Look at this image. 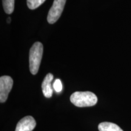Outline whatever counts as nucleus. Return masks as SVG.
I'll return each mask as SVG.
<instances>
[{
    "mask_svg": "<svg viewBox=\"0 0 131 131\" xmlns=\"http://www.w3.org/2000/svg\"><path fill=\"white\" fill-rule=\"evenodd\" d=\"M7 23H10V22H11V18L10 17L8 18L7 19Z\"/></svg>",
    "mask_w": 131,
    "mask_h": 131,
    "instance_id": "nucleus-11",
    "label": "nucleus"
},
{
    "mask_svg": "<svg viewBox=\"0 0 131 131\" xmlns=\"http://www.w3.org/2000/svg\"><path fill=\"white\" fill-rule=\"evenodd\" d=\"M53 88L57 92H60L62 91V89H63V86H62L61 80L60 79H57L55 80L53 83Z\"/></svg>",
    "mask_w": 131,
    "mask_h": 131,
    "instance_id": "nucleus-10",
    "label": "nucleus"
},
{
    "mask_svg": "<svg viewBox=\"0 0 131 131\" xmlns=\"http://www.w3.org/2000/svg\"><path fill=\"white\" fill-rule=\"evenodd\" d=\"M53 75L49 73L46 75L43 81H42L41 85L42 93L46 98H50L52 96L53 90H52L51 82L53 80Z\"/></svg>",
    "mask_w": 131,
    "mask_h": 131,
    "instance_id": "nucleus-6",
    "label": "nucleus"
},
{
    "mask_svg": "<svg viewBox=\"0 0 131 131\" xmlns=\"http://www.w3.org/2000/svg\"><path fill=\"white\" fill-rule=\"evenodd\" d=\"M66 0H54L47 15V21L49 24H54L60 18L63 12Z\"/></svg>",
    "mask_w": 131,
    "mask_h": 131,
    "instance_id": "nucleus-3",
    "label": "nucleus"
},
{
    "mask_svg": "<svg viewBox=\"0 0 131 131\" xmlns=\"http://www.w3.org/2000/svg\"><path fill=\"white\" fill-rule=\"evenodd\" d=\"M3 5L5 12L11 14L14 10L15 0H3Z\"/></svg>",
    "mask_w": 131,
    "mask_h": 131,
    "instance_id": "nucleus-8",
    "label": "nucleus"
},
{
    "mask_svg": "<svg viewBox=\"0 0 131 131\" xmlns=\"http://www.w3.org/2000/svg\"><path fill=\"white\" fill-rule=\"evenodd\" d=\"M43 46L40 42H36L33 45L29 52V69L32 74L36 75L38 72L41 61Z\"/></svg>",
    "mask_w": 131,
    "mask_h": 131,
    "instance_id": "nucleus-2",
    "label": "nucleus"
},
{
    "mask_svg": "<svg viewBox=\"0 0 131 131\" xmlns=\"http://www.w3.org/2000/svg\"><path fill=\"white\" fill-rule=\"evenodd\" d=\"M99 131H123L116 124L111 122H103L98 125Z\"/></svg>",
    "mask_w": 131,
    "mask_h": 131,
    "instance_id": "nucleus-7",
    "label": "nucleus"
},
{
    "mask_svg": "<svg viewBox=\"0 0 131 131\" xmlns=\"http://www.w3.org/2000/svg\"><path fill=\"white\" fill-rule=\"evenodd\" d=\"M13 86V80L9 76H2L0 78V101L4 103Z\"/></svg>",
    "mask_w": 131,
    "mask_h": 131,
    "instance_id": "nucleus-4",
    "label": "nucleus"
},
{
    "mask_svg": "<svg viewBox=\"0 0 131 131\" xmlns=\"http://www.w3.org/2000/svg\"><path fill=\"white\" fill-rule=\"evenodd\" d=\"M45 1L46 0H27V4L29 9L34 10L40 7Z\"/></svg>",
    "mask_w": 131,
    "mask_h": 131,
    "instance_id": "nucleus-9",
    "label": "nucleus"
},
{
    "mask_svg": "<svg viewBox=\"0 0 131 131\" xmlns=\"http://www.w3.org/2000/svg\"><path fill=\"white\" fill-rule=\"evenodd\" d=\"M70 100L75 106L83 107L95 105L98 98L96 95L91 92H75L71 95Z\"/></svg>",
    "mask_w": 131,
    "mask_h": 131,
    "instance_id": "nucleus-1",
    "label": "nucleus"
},
{
    "mask_svg": "<svg viewBox=\"0 0 131 131\" xmlns=\"http://www.w3.org/2000/svg\"><path fill=\"white\" fill-rule=\"evenodd\" d=\"M36 126V122L32 116H26L16 124L15 131H32Z\"/></svg>",
    "mask_w": 131,
    "mask_h": 131,
    "instance_id": "nucleus-5",
    "label": "nucleus"
}]
</instances>
